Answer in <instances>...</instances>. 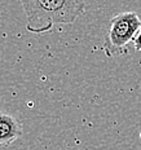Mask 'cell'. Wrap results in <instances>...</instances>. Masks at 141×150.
Returning a JSON list of instances; mask_svg holds the SVG:
<instances>
[{
    "instance_id": "obj_3",
    "label": "cell",
    "mask_w": 141,
    "mask_h": 150,
    "mask_svg": "<svg viewBox=\"0 0 141 150\" xmlns=\"http://www.w3.org/2000/svg\"><path fill=\"white\" fill-rule=\"evenodd\" d=\"M22 135L21 122L7 111L0 110V148L9 146Z\"/></svg>"
},
{
    "instance_id": "obj_2",
    "label": "cell",
    "mask_w": 141,
    "mask_h": 150,
    "mask_svg": "<svg viewBox=\"0 0 141 150\" xmlns=\"http://www.w3.org/2000/svg\"><path fill=\"white\" fill-rule=\"evenodd\" d=\"M141 29V20L135 12H122L110 20L105 35L104 51L109 57H117L127 52V47L133 42Z\"/></svg>"
},
{
    "instance_id": "obj_1",
    "label": "cell",
    "mask_w": 141,
    "mask_h": 150,
    "mask_svg": "<svg viewBox=\"0 0 141 150\" xmlns=\"http://www.w3.org/2000/svg\"><path fill=\"white\" fill-rule=\"evenodd\" d=\"M21 4L27 17L26 29L36 34L49 31L57 23H73L86 8L80 0H29Z\"/></svg>"
},
{
    "instance_id": "obj_4",
    "label": "cell",
    "mask_w": 141,
    "mask_h": 150,
    "mask_svg": "<svg viewBox=\"0 0 141 150\" xmlns=\"http://www.w3.org/2000/svg\"><path fill=\"white\" fill-rule=\"evenodd\" d=\"M133 47L137 52H141V29H140L139 34H137L136 38H135V40H133Z\"/></svg>"
}]
</instances>
